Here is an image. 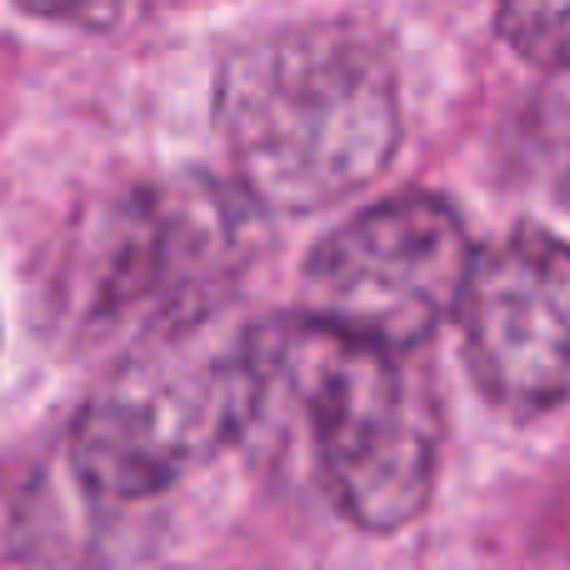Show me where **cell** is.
Segmentation results:
<instances>
[{"instance_id":"cell-8","label":"cell","mask_w":570,"mask_h":570,"mask_svg":"<svg viewBox=\"0 0 570 570\" xmlns=\"http://www.w3.org/2000/svg\"><path fill=\"white\" fill-rule=\"evenodd\" d=\"M16 6H26L30 16H46V20H106L126 0H16Z\"/></svg>"},{"instance_id":"cell-1","label":"cell","mask_w":570,"mask_h":570,"mask_svg":"<svg viewBox=\"0 0 570 570\" xmlns=\"http://www.w3.org/2000/svg\"><path fill=\"white\" fill-rule=\"evenodd\" d=\"M216 126L236 186L261 210L311 216L365 190L401 140L385 40L351 20L266 30L226 56Z\"/></svg>"},{"instance_id":"cell-5","label":"cell","mask_w":570,"mask_h":570,"mask_svg":"<svg viewBox=\"0 0 570 570\" xmlns=\"http://www.w3.org/2000/svg\"><path fill=\"white\" fill-rule=\"evenodd\" d=\"M475 250L441 196H391L351 216L305 261V311L381 351H415L461 311Z\"/></svg>"},{"instance_id":"cell-3","label":"cell","mask_w":570,"mask_h":570,"mask_svg":"<svg viewBox=\"0 0 570 570\" xmlns=\"http://www.w3.org/2000/svg\"><path fill=\"white\" fill-rule=\"evenodd\" d=\"M266 210L206 170H180L120 190L66 240L50 311L80 341L156 335L230 305L261 256Z\"/></svg>"},{"instance_id":"cell-2","label":"cell","mask_w":570,"mask_h":570,"mask_svg":"<svg viewBox=\"0 0 570 570\" xmlns=\"http://www.w3.org/2000/svg\"><path fill=\"white\" fill-rule=\"evenodd\" d=\"M276 415L301 425L315 481L351 525L391 535L425 511L441 461V405L401 351L311 315L261 321L256 421Z\"/></svg>"},{"instance_id":"cell-6","label":"cell","mask_w":570,"mask_h":570,"mask_svg":"<svg viewBox=\"0 0 570 570\" xmlns=\"http://www.w3.org/2000/svg\"><path fill=\"white\" fill-rule=\"evenodd\" d=\"M465 365L495 405L541 415L570 405V246L515 230L475 256L461 295Z\"/></svg>"},{"instance_id":"cell-4","label":"cell","mask_w":570,"mask_h":570,"mask_svg":"<svg viewBox=\"0 0 570 570\" xmlns=\"http://www.w3.org/2000/svg\"><path fill=\"white\" fill-rule=\"evenodd\" d=\"M261 411V321L230 305L130 341L70 425V471L96 501H156L250 435Z\"/></svg>"},{"instance_id":"cell-7","label":"cell","mask_w":570,"mask_h":570,"mask_svg":"<svg viewBox=\"0 0 570 570\" xmlns=\"http://www.w3.org/2000/svg\"><path fill=\"white\" fill-rule=\"evenodd\" d=\"M505 46L541 70H570V0H501Z\"/></svg>"}]
</instances>
